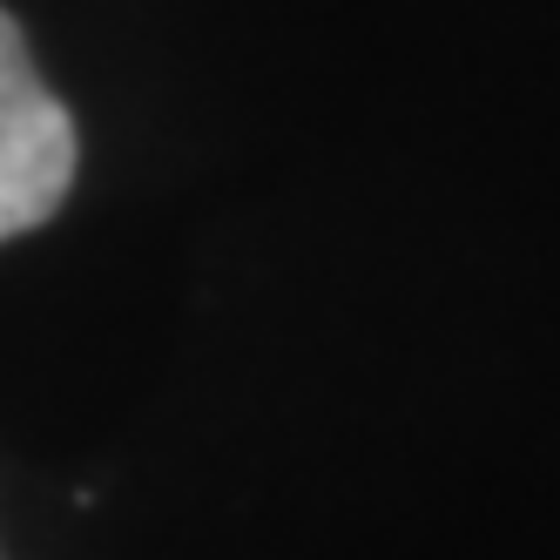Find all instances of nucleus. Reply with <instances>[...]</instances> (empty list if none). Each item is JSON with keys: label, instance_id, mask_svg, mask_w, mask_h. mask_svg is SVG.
Returning a JSON list of instances; mask_svg holds the SVG:
<instances>
[{"label": "nucleus", "instance_id": "1", "mask_svg": "<svg viewBox=\"0 0 560 560\" xmlns=\"http://www.w3.org/2000/svg\"><path fill=\"white\" fill-rule=\"evenodd\" d=\"M74 115L42 82L21 21L0 8V244L42 230L74 189Z\"/></svg>", "mask_w": 560, "mask_h": 560}]
</instances>
